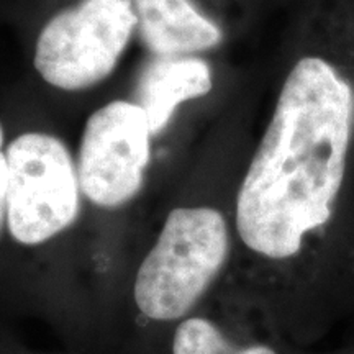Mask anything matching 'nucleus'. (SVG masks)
Masks as SVG:
<instances>
[{
    "instance_id": "f257e3e1",
    "label": "nucleus",
    "mask_w": 354,
    "mask_h": 354,
    "mask_svg": "<svg viewBox=\"0 0 354 354\" xmlns=\"http://www.w3.org/2000/svg\"><path fill=\"white\" fill-rule=\"evenodd\" d=\"M353 122L349 84L320 57L300 59L238 192L236 228L250 250L290 258L330 220Z\"/></svg>"
},
{
    "instance_id": "f03ea898",
    "label": "nucleus",
    "mask_w": 354,
    "mask_h": 354,
    "mask_svg": "<svg viewBox=\"0 0 354 354\" xmlns=\"http://www.w3.org/2000/svg\"><path fill=\"white\" fill-rule=\"evenodd\" d=\"M223 215L209 207L174 209L141 263L135 302L146 317L177 320L205 294L228 258Z\"/></svg>"
},
{
    "instance_id": "7ed1b4c3",
    "label": "nucleus",
    "mask_w": 354,
    "mask_h": 354,
    "mask_svg": "<svg viewBox=\"0 0 354 354\" xmlns=\"http://www.w3.org/2000/svg\"><path fill=\"white\" fill-rule=\"evenodd\" d=\"M7 225L21 245H41L79 215V176L71 153L56 136L24 133L7 146Z\"/></svg>"
},
{
    "instance_id": "20e7f679",
    "label": "nucleus",
    "mask_w": 354,
    "mask_h": 354,
    "mask_svg": "<svg viewBox=\"0 0 354 354\" xmlns=\"http://www.w3.org/2000/svg\"><path fill=\"white\" fill-rule=\"evenodd\" d=\"M135 26L131 0H81L44 25L35 68L63 91L95 86L115 69Z\"/></svg>"
},
{
    "instance_id": "39448f33",
    "label": "nucleus",
    "mask_w": 354,
    "mask_h": 354,
    "mask_svg": "<svg viewBox=\"0 0 354 354\" xmlns=\"http://www.w3.org/2000/svg\"><path fill=\"white\" fill-rule=\"evenodd\" d=\"M151 136L145 110L131 102H110L92 113L77 159L84 196L104 209L130 202L143 185Z\"/></svg>"
},
{
    "instance_id": "423d86ee",
    "label": "nucleus",
    "mask_w": 354,
    "mask_h": 354,
    "mask_svg": "<svg viewBox=\"0 0 354 354\" xmlns=\"http://www.w3.org/2000/svg\"><path fill=\"white\" fill-rule=\"evenodd\" d=\"M145 46L156 56H184L210 50L221 32L190 0H131Z\"/></svg>"
},
{
    "instance_id": "0eeeda50",
    "label": "nucleus",
    "mask_w": 354,
    "mask_h": 354,
    "mask_svg": "<svg viewBox=\"0 0 354 354\" xmlns=\"http://www.w3.org/2000/svg\"><path fill=\"white\" fill-rule=\"evenodd\" d=\"M210 88V68L201 57L156 56L141 71L135 97L154 136L167 127L177 105L207 95Z\"/></svg>"
},
{
    "instance_id": "6e6552de",
    "label": "nucleus",
    "mask_w": 354,
    "mask_h": 354,
    "mask_svg": "<svg viewBox=\"0 0 354 354\" xmlns=\"http://www.w3.org/2000/svg\"><path fill=\"white\" fill-rule=\"evenodd\" d=\"M172 354H276L268 346L236 348L205 318H189L176 330Z\"/></svg>"
},
{
    "instance_id": "1a4fd4ad",
    "label": "nucleus",
    "mask_w": 354,
    "mask_h": 354,
    "mask_svg": "<svg viewBox=\"0 0 354 354\" xmlns=\"http://www.w3.org/2000/svg\"><path fill=\"white\" fill-rule=\"evenodd\" d=\"M3 145V130L0 125V230H2L3 220L7 218V185H8V165L7 156L2 151Z\"/></svg>"
}]
</instances>
